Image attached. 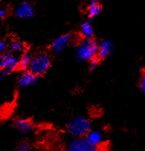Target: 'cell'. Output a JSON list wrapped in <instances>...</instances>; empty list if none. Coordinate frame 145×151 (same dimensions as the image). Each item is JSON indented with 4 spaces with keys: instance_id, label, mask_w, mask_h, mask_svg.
Wrapping results in <instances>:
<instances>
[{
    "instance_id": "7c38bea8",
    "label": "cell",
    "mask_w": 145,
    "mask_h": 151,
    "mask_svg": "<svg viewBox=\"0 0 145 151\" xmlns=\"http://www.w3.org/2000/svg\"><path fill=\"white\" fill-rule=\"evenodd\" d=\"M34 57L32 52L29 50H25V52L21 54V57L19 58V68L22 70H28L31 65Z\"/></svg>"
},
{
    "instance_id": "ba28073f",
    "label": "cell",
    "mask_w": 145,
    "mask_h": 151,
    "mask_svg": "<svg viewBox=\"0 0 145 151\" xmlns=\"http://www.w3.org/2000/svg\"><path fill=\"white\" fill-rule=\"evenodd\" d=\"M38 76L28 70L19 76L18 78V85L21 88H26L35 84L38 81Z\"/></svg>"
},
{
    "instance_id": "5bb4252c",
    "label": "cell",
    "mask_w": 145,
    "mask_h": 151,
    "mask_svg": "<svg viewBox=\"0 0 145 151\" xmlns=\"http://www.w3.org/2000/svg\"><path fill=\"white\" fill-rule=\"evenodd\" d=\"M80 33L84 39H92L94 35L93 28L89 22H83L80 27Z\"/></svg>"
},
{
    "instance_id": "9a60e30c",
    "label": "cell",
    "mask_w": 145,
    "mask_h": 151,
    "mask_svg": "<svg viewBox=\"0 0 145 151\" xmlns=\"http://www.w3.org/2000/svg\"><path fill=\"white\" fill-rule=\"evenodd\" d=\"M7 48L9 49V52L10 53L13 54H19L23 53L25 51V45L23 44L22 42H19V41H12L8 45Z\"/></svg>"
},
{
    "instance_id": "7a4b0ae2",
    "label": "cell",
    "mask_w": 145,
    "mask_h": 151,
    "mask_svg": "<svg viewBox=\"0 0 145 151\" xmlns=\"http://www.w3.org/2000/svg\"><path fill=\"white\" fill-rule=\"evenodd\" d=\"M91 121L84 116H76L69 121L67 125V132L72 137H85L91 130Z\"/></svg>"
},
{
    "instance_id": "8992f818",
    "label": "cell",
    "mask_w": 145,
    "mask_h": 151,
    "mask_svg": "<svg viewBox=\"0 0 145 151\" xmlns=\"http://www.w3.org/2000/svg\"><path fill=\"white\" fill-rule=\"evenodd\" d=\"M72 41V36L70 34L63 35L61 36L58 37L53 40L50 46V49L53 53L58 54L63 52L67 46L70 44V42Z\"/></svg>"
},
{
    "instance_id": "52a82bcc",
    "label": "cell",
    "mask_w": 145,
    "mask_h": 151,
    "mask_svg": "<svg viewBox=\"0 0 145 151\" xmlns=\"http://www.w3.org/2000/svg\"><path fill=\"white\" fill-rule=\"evenodd\" d=\"M114 50V45L109 39H104L98 44L97 58L99 60L105 59L112 53Z\"/></svg>"
},
{
    "instance_id": "5b68a950",
    "label": "cell",
    "mask_w": 145,
    "mask_h": 151,
    "mask_svg": "<svg viewBox=\"0 0 145 151\" xmlns=\"http://www.w3.org/2000/svg\"><path fill=\"white\" fill-rule=\"evenodd\" d=\"M19 68V59L9 52L0 54V71L9 74Z\"/></svg>"
},
{
    "instance_id": "ac0fdd59",
    "label": "cell",
    "mask_w": 145,
    "mask_h": 151,
    "mask_svg": "<svg viewBox=\"0 0 145 151\" xmlns=\"http://www.w3.org/2000/svg\"><path fill=\"white\" fill-rule=\"evenodd\" d=\"M99 63V59L97 57L95 58H92V60H90L89 61V67H90V70H94L96 68L98 67Z\"/></svg>"
},
{
    "instance_id": "7402d4cb",
    "label": "cell",
    "mask_w": 145,
    "mask_h": 151,
    "mask_svg": "<svg viewBox=\"0 0 145 151\" xmlns=\"http://www.w3.org/2000/svg\"><path fill=\"white\" fill-rule=\"evenodd\" d=\"M0 1H1V0H0Z\"/></svg>"
},
{
    "instance_id": "6da1fadb",
    "label": "cell",
    "mask_w": 145,
    "mask_h": 151,
    "mask_svg": "<svg viewBox=\"0 0 145 151\" xmlns=\"http://www.w3.org/2000/svg\"><path fill=\"white\" fill-rule=\"evenodd\" d=\"M98 43L92 39H82L76 49V58L79 61H90L97 57Z\"/></svg>"
},
{
    "instance_id": "9c48e42d",
    "label": "cell",
    "mask_w": 145,
    "mask_h": 151,
    "mask_svg": "<svg viewBox=\"0 0 145 151\" xmlns=\"http://www.w3.org/2000/svg\"><path fill=\"white\" fill-rule=\"evenodd\" d=\"M15 14L18 17L27 19L31 18L34 14V9L33 6L29 2H21L15 9Z\"/></svg>"
},
{
    "instance_id": "3957f363",
    "label": "cell",
    "mask_w": 145,
    "mask_h": 151,
    "mask_svg": "<svg viewBox=\"0 0 145 151\" xmlns=\"http://www.w3.org/2000/svg\"><path fill=\"white\" fill-rule=\"evenodd\" d=\"M50 64L51 60L48 54H38L33 57L28 70L36 76H41L48 71L50 67Z\"/></svg>"
},
{
    "instance_id": "e0dca14e",
    "label": "cell",
    "mask_w": 145,
    "mask_h": 151,
    "mask_svg": "<svg viewBox=\"0 0 145 151\" xmlns=\"http://www.w3.org/2000/svg\"><path fill=\"white\" fill-rule=\"evenodd\" d=\"M139 86L141 91L145 94V71H142V74H141V78H140Z\"/></svg>"
},
{
    "instance_id": "277c9868",
    "label": "cell",
    "mask_w": 145,
    "mask_h": 151,
    "mask_svg": "<svg viewBox=\"0 0 145 151\" xmlns=\"http://www.w3.org/2000/svg\"><path fill=\"white\" fill-rule=\"evenodd\" d=\"M65 151H100V147L90 144L85 137H79L67 142Z\"/></svg>"
},
{
    "instance_id": "d6986e66",
    "label": "cell",
    "mask_w": 145,
    "mask_h": 151,
    "mask_svg": "<svg viewBox=\"0 0 145 151\" xmlns=\"http://www.w3.org/2000/svg\"><path fill=\"white\" fill-rule=\"evenodd\" d=\"M7 44L5 41L0 40V54L6 52V49L7 48Z\"/></svg>"
},
{
    "instance_id": "4fadbf2b",
    "label": "cell",
    "mask_w": 145,
    "mask_h": 151,
    "mask_svg": "<svg viewBox=\"0 0 145 151\" xmlns=\"http://www.w3.org/2000/svg\"><path fill=\"white\" fill-rule=\"evenodd\" d=\"M102 11V6L99 3L98 0H90L89 8H88L87 13L88 16L90 19H93L97 16Z\"/></svg>"
},
{
    "instance_id": "44dd1931",
    "label": "cell",
    "mask_w": 145,
    "mask_h": 151,
    "mask_svg": "<svg viewBox=\"0 0 145 151\" xmlns=\"http://www.w3.org/2000/svg\"><path fill=\"white\" fill-rule=\"evenodd\" d=\"M6 76H7V74L5 72H3V71H0V81L3 80L4 78H6Z\"/></svg>"
},
{
    "instance_id": "30bf717a",
    "label": "cell",
    "mask_w": 145,
    "mask_h": 151,
    "mask_svg": "<svg viewBox=\"0 0 145 151\" xmlns=\"http://www.w3.org/2000/svg\"><path fill=\"white\" fill-rule=\"evenodd\" d=\"M85 137L90 144L95 147H101V146L104 143V134L101 130H90Z\"/></svg>"
},
{
    "instance_id": "2e32d148",
    "label": "cell",
    "mask_w": 145,
    "mask_h": 151,
    "mask_svg": "<svg viewBox=\"0 0 145 151\" xmlns=\"http://www.w3.org/2000/svg\"><path fill=\"white\" fill-rule=\"evenodd\" d=\"M31 149H32V147L30 142L23 140L19 143L15 151H31Z\"/></svg>"
},
{
    "instance_id": "8fae6325",
    "label": "cell",
    "mask_w": 145,
    "mask_h": 151,
    "mask_svg": "<svg viewBox=\"0 0 145 151\" xmlns=\"http://www.w3.org/2000/svg\"><path fill=\"white\" fill-rule=\"evenodd\" d=\"M13 126L18 132L21 134H27L31 133L34 129V125L30 121L25 119H17L14 121Z\"/></svg>"
},
{
    "instance_id": "ffe728a7",
    "label": "cell",
    "mask_w": 145,
    "mask_h": 151,
    "mask_svg": "<svg viewBox=\"0 0 145 151\" xmlns=\"http://www.w3.org/2000/svg\"><path fill=\"white\" fill-rule=\"evenodd\" d=\"M7 15V10L5 8H0V18L3 19Z\"/></svg>"
}]
</instances>
